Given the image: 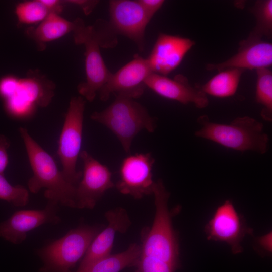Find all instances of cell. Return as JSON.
Segmentation results:
<instances>
[{
	"label": "cell",
	"mask_w": 272,
	"mask_h": 272,
	"mask_svg": "<svg viewBox=\"0 0 272 272\" xmlns=\"http://www.w3.org/2000/svg\"><path fill=\"white\" fill-rule=\"evenodd\" d=\"M18 80L12 77H7L0 81V95L6 99L15 91Z\"/></svg>",
	"instance_id": "28"
},
{
	"label": "cell",
	"mask_w": 272,
	"mask_h": 272,
	"mask_svg": "<svg viewBox=\"0 0 272 272\" xmlns=\"http://www.w3.org/2000/svg\"><path fill=\"white\" fill-rule=\"evenodd\" d=\"M244 72L243 70L236 68L223 70L198 87L207 95L218 98L231 97L236 92Z\"/></svg>",
	"instance_id": "21"
},
{
	"label": "cell",
	"mask_w": 272,
	"mask_h": 272,
	"mask_svg": "<svg viewBox=\"0 0 272 272\" xmlns=\"http://www.w3.org/2000/svg\"><path fill=\"white\" fill-rule=\"evenodd\" d=\"M135 266V272H175L177 269L172 265L141 255Z\"/></svg>",
	"instance_id": "27"
},
{
	"label": "cell",
	"mask_w": 272,
	"mask_h": 272,
	"mask_svg": "<svg viewBox=\"0 0 272 272\" xmlns=\"http://www.w3.org/2000/svg\"><path fill=\"white\" fill-rule=\"evenodd\" d=\"M141 254V245L133 243L122 252L110 254L82 269L71 272H120L126 267L135 266Z\"/></svg>",
	"instance_id": "20"
},
{
	"label": "cell",
	"mask_w": 272,
	"mask_h": 272,
	"mask_svg": "<svg viewBox=\"0 0 272 272\" xmlns=\"http://www.w3.org/2000/svg\"><path fill=\"white\" fill-rule=\"evenodd\" d=\"M91 27L100 47H115L118 43L117 34L109 22L98 19Z\"/></svg>",
	"instance_id": "26"
},
{
	"label": "cell",
	"mask_w": 272,
	"mask_h": 272,
	"mask_svg": "<svg viewBox=\"0 0 272 272\" xmlns=\"http://www.w3.org/2000/svg\"><path fill=\"white\" fill-rule=\"evenodd\" d=\"M145 84L158 95L183 104L193 103L200 109L209 104L207 95L198 86L190 85L186 77L182 74L172 79L152 73L146 79Z\"/></svg>",
	"instance_id": "15"
},
{
	"label": "cell",
	"mask_w": 272,
	"mask_h": 272,
	"mask_svg": "<svg viewBox=\"0 0 272 272\" xmlns=\"http://www.w3.org/2000/svg\"><path fill=\"white\" fill-rule=\"evenodd\" d=\"M98 232L96 226L81 225L38 249L37 254L43 262L38 272H71Z\"/></svg>",
	"instance_id": "5"
},
{
	"label": "cell",
	"mask_w": 272,
	"mask_h": 272,
	"mask_svg": "<svg viewBox=\"0 0 272 272\" xmlns=\"http://www.w3.org/2000/svg\"><path fill=\"white\" fill-rule=\"evenodd\" d=\"M257 80L255 100L262 107L261 116L265 121L272 120V72L269 68L256 70Z\"/></svg>",
	"instance_id": "23"
},
{
	"label": "cell",
	"mask_w": 272,
	"mask_h": 272,
	"mask_svg": "<svg viewBox=\"0 0 272 272\" xmlns=\"http://www.w3.org/2000/svg\"><path fill=\"white\" fill-rule=\"evenodd\" d=\"M83 164L82 177L76 186L75 208L92 209L108 190L115 186L109 168L87 151L79 155Z\"/></svg>",
	"instance_id": "9"
},
{
	"label": "cell",
	"mask_w": 272,
	"mask_h": 272,
	"mask_svg": "<svg viewBox=\"0 0 272 272\" xmlns=\"http://www.w3.org/2000/svg\"><path fill=\"white\" fill-rule=\"evenodd\" d=\"M110 21L117 35L131 40L140 51L145 47V32L152 18L138 1L112 0L109 2Z\"/></svg>",
	"instance_id": "12"
},
{
	"label": "cell",
	"mask_w": 272,
	"mask_h": 272,
	"mask_svg": "<svg viewBox=\"0 0 272 272\" xmlns=\"http://www.w3.org/2000/svg\"><path fill=\"white\" fill-rule=\"evenodd\" d=\"M57 204L48 201L42 210H22L14 212L0 223V237L15 244L22 243L30 231L46 223L60 222L57 215Z\"/></svg>",
	"instance_id": "13"
},
{
	"label": "cell",
	"mask_w": 272,
	"mask_h": 272,
	"mask_svg": "<svg viewBox=\"0 0 272 272\" xmlns=\"http://www.w3.org/2000/svg\"><path fill=\"white\" fill-rule=\"evenodd\" d=\"M138 1L151 18H152L165 2L163 0H139Z\"/></svg>",
	"instance_id": "30"
},
{
	"label": "cell",
	"mask_w": 272,
	"mask_h": 272,
	"mask_svg": "<svg viewBox=\"0 0 272 272\" xmlns=\"http://www.w3.org/2000/svg\"><path fill=\"white\" fill-rule=\"evenodd\" d=\"M151 73L147 58L135 55L118 71L111 73L98 92L100 100H107L112 93L133 99L140 98L147 87L145 81Z\"/></svg>",
	"instance_id": "10"
},
{
	"label": "cell",
	"mask_w": 272,
	"mask_h": 272,
	"mask_svg": "<svg viewBox=\"0 0 272 272\" xmlns=\"http://www.w3.org/2000/svg\"><path fill=\"white\" fill-rule=\"evenodd\" d=\"M105 216L108 221L107 227L96 235L81 260L78 269L110 254L116 234L126 232L131 224L126 211L121 207L108 211Z\"/></svg>",
	"instance_id": "16"
},
{
	"label": "cell",
	"mask_w": 272,
	"mask_h": 272,
	"mask_svg": "<svg viewBox=\"0 0 272 272\" xmlns=\"http://www.w3.org/2000/svg\"><path fill=\"white\" fill-rule=\"evenodd\" d=\"M249 11L255 16L256 24L246 38L248 40H262L264 36H272V1L260 0L255 2Z\"/></svg>",
	"instance_id": "22"
},
{
	"label": "cell",
	"mask_w": 272,
	"mask_h": 272,
	"mask_svg": "<svg viewBox=\"0 0 272 272\" xmlns=\"http://www.w3.org/2000/svg\"><path fill=\"white\" fill-rule=\"evenodd\" d=\"M155 159L150 153L129 155L122 161L119 180L115 186L122 194L141 199L153 194L155 182L152 169Z\"/></svg>",
	"instance_id": "11"
},
{
	"label": "cell",
	"mask_w": 272,
	"mask_h": 272,
	"mask_svg": "<svg viewBox=\"0 0 272 272\" xmlns=\"http://www.w3.org/2000/svg\"><path fill=\"white\" fill-rule=\"evenodd\" d=\"M256 245H258L259 250H262L263 254H270L271 253V233L269 232L261 237H258L256 240Z\"/></svg>",
	"instance_id": "31"
},
{
	"label": "cell",
	"mask_w": 272,
	"mask_h": 272,
	"mask_svg": "<svg viewBox=\"0 0 272 272\" xmlns=\"http://www.w3.org/2000/svg\"><path fill=\"white\" fill-rule=\"evenodd\" d=\"M201 128L195 136L210 140L227 148L239 151L267 152L269 138L261 122L249 116L238 117L230 124L212 122L207 115L197 118Z\"/></svg>",
	"instance_id": "3"
},
{
	"label": "cell",
	"mask_w": 272,
	"mask_h": 272,
	"mask_svg": "<svg viewBox=\"0 0 272 272\" xmlns=\"http://www.w3.org/2000/svg\"><path fill=\"white\" fill-rule=\"evenodd\" d=\"M153 194L155 214L151 228L144 234L141 255L167 263L178 269L181 264L178 237L172 225L173 213L169 211L168 206L170 193L161 180L155 182Z\"/></svg>",
	"instance_id": "2"
},
{
	"label": "cell",
	"mask_w": 272,
	"mask_h": 272,
	"mask_svg": "<svg viewBox=\"0 0 272 272\" xmlns=\"http://www.w3.org/2000/svg\"><path fill=\"white\" fill-rule=\"evenodd\" d=\"M54 89L52 81L38 71L31 70L25 78L18 80L15 92L9 97L26 104H34L45 107L54 95Z\"/></svg>",
	"instance_id": "18"
},
{
	"label": "cell",
	"mask_w": 272,
	"mask_h": 272,
	"mask_svg": "<svg viewBox=\"0 0 272 272\" xmlns=\"http://www.w3.org/2000/svg\"><path fill=\"white\" fill-rule=\"evenodd\" d=\"M10 145V142L7 137L0 134V174H4L8 164L7 150Z\"/></svg>",
	"instance_id": "29"
},
{
	"label": "cell",
	"mask_w": 272,
	"mask_h": 272,
	"mask_svg": "<svg viewBox=\"0 0 272 272\" xmlns=\"http://www.w3.org/2000/svg\"><path fill=\"white\" fill-rule=\"evenodd\" d=\"M33 175L28 181L31 192L37 193L45 188L44 196L48 201L75 208L76 186L64 178L52 158L29 134L24 127L19 128Z\"/></svg>",
	"instance_id": "1"
},
{
	"label": "cell",
	"mask_w": 272,
	"mask_h": 272,
	"mask_svg": "<svg viewBox=\"0 0 272 272\" xmlns=\"http://www.w3.org/2000/svg\"><path fill=\"white\" fill-rule=\"evenodd\" d=\"M73 33L75 43L83 44L85 48L86 79L78 85V91L85 99L92 102L107 82L111 72L105 64L100 47L91 26H86L81 19Z\"/></svg>",
	"instance_id": "7"
},
{
	"label": "cell",
	"mask_w": 272,
	"mask_h": 272,
	"mask_svg": "<svg viewBox=\"0 0 272 272\" xmlns=\"http://www.w3.org/2000/svg\"><path fill=\"white\" fill-rule=\"evenodd\" d=\"M85 103L81 96L71 99L58 141L62 173L68 182L76 186L82 177V171L77 170L76 165L81 152Z\"/></svg>",
	"instance_id": "6"
},
{
	"label": "cell",
	"mask_w": 272,
	"mask_h": 272,
	"mask_svg": "<svg viewBox=\"0 0 272 272\" xmlns=\"http://www.w3.org/2000/svg\"><path fill=\"white\" fill-rule=\"evenodd\" d=\"M15 13L20 23L32 24L39 23L50 13L41 0H36L19 3Z\"/></svg>",
	"instance_id": "24"
},
{
	"label": "cell",
	"mask_w": 272,
	"mask_h": 272,
	"mask_svg": "<svg viewBox=\"0 0 272 272\" xmlns=\"http://www.w3.org/2000/svg\"><path fill=\"white\" fill-rule=\"evenodd\" d=\"M238 52L225 61L209 63L206 69L218 72L230 68L258 70L269 68L272 64V44L259 40H242L239 43Z\"/></svg>",
	"instance_id": "17"
},
{
	"label": "cell",
	"mask_w": 272,
	"mask_h": 272,
	"mask_svg": "<svg viewBox=\"0 0 272 272\" xmlns=\"http://www.w3.org/2000/svg\"><path fill=\"white\" fill-rule=\"evenodd\" d=\"M66 3L77 5L80 7L85 15H89L98 3V1L75 0L67 1Z\"/></svg>",
	"instance_id": "32"
},
{
	"label": "cell",
	"mask_w": 272,
	"mask_h": 272,
	"mask_svg": "<svg viewBox=\"0 0 272 272\" xmlns=\"http://www.w3.org/2000/svg\"><path fill=\"white\" fill-rule=\"evenodd\" d=\"M92 120L109 128L118 138L126 153H130L132 141L141 130L153 132L157 127L156 119L134 99L116 96L106 108L94 112Z\"/></svg>",
	"instance_id": "4"
},
{
	"label": "cell",
	"mask_w": 272,
	"mask_h": 272,
	"mask_svg": "<svg viewBox=\"0 0 272 272\" xmlns=\"http://www.w3.org/2000/svg\"><path fill=\"white\" fill-rule=\"evenodd\" d=\"M195 44L194 41L188 38L159 34L147 58L151 72L167 76L180 65Z\"/></svg>",
	"instance_id": "14"
},
{
	"label": "cell",
	"mask_w": 272,
	"mask_h": 272,
	"mask_svg": "<svg viewBox=\"0 0 272 272\" xmlns=\"http://www.w3.org/2000/svg\"><path fill=\"white\" fill-rule=\"evenodd\" d=\"M205 232L208 240L226 243L236 254L242 252L241 243L246 235L252 234L253 230L246 225L233 203L226 200L216 209L205 226Z\"/></svg>",
	"instance_id": "8"
},
{
	"label": "cell",
	"mask_w": 272,
	"mask_h": 272,
	"mask_svg": "<svg viewBox=\"0 0 272 272\" xmlns=\"http://www.w3.org/2000/svg\"><path fill=\"white\" fill-rule=\"evenodd\" d=\"M0 199L16 207H23L29 202L28 190L20 185H12L0 174Z\"/></svg>",
	"instance_id": "25"
},
{
	"label": "cell",
	"mask_w": 272,
	"mask_h": 272,
	"mask_svg": "<svg viewBox=\"0 0 272 272\" xmlns=\"http://www.w3.org/2000/svg\"><path fill=\"white\" fill-rule=\"evenodd\" d=\"M79 18L70 21L60 14L50 13L37 26H31L26 30V35L33 40L39 50L45 49L46 43L57 40L76 28Z\"/></svg>",
	"instance_id": "19"
}]
</instances>
